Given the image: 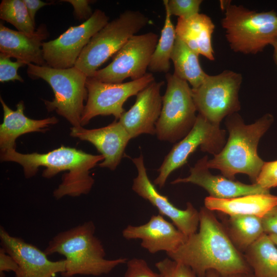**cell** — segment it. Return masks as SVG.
<instances>
[{
    "label": "cell",
    "instance_id": "1",
    "mask_svg": "<svg viewBox=\"0 0 277 277\" xmlns=\"http://www.w3.org/2000/svg\"><path fill=\"white\" fill-rule=\"evenodd\" d=\"M213 211L202 207L199 211V231L168 256L189 267L198 277L210 270L221 277L252 272L244 254L234 246L224 226Z\"/></svg>",
    "mask_w": 277,
    "mask_h": 277
},
{
    "label": "cell",
    "instance_id": "2",
    "mask_svg": "<svg viewBox=\"0 0 277 277\" xmlns=\"http://www.w3.org/2000/svg\"><path fill=\"white\" fill-rule=\"evenodd\" d=\"M1 160L19 164L26 178L35 175L41 166L46 168L43 176L48 179L62 171H68L53 192L54 196L59 199L66 195L78 196L88 193L94 181L90 175V170L103 161L104 157L102 154L93 155L74 148L62 146L46 153L23 154L15 149H10L1 152Z\"/></svg>",
    "mask_w": 277,
    "mask_h": 277
},
{
    "label": "cell",
    "instance_id": "3",
    "mask_svg": "<svg viewBox=\"0 0 277 277\" xmlns=\"http://www.w3.org/2000/svg\"><path fill=\"white\" fill-rule=\"evenodd\" d=\"M273 121V117L269 113L249 125L245 124L236 113L228 116L227 142L218 154L208 160L209 169H219L223 175L231 180H235L236 174L244 173L256 183L265 163L258 154V144Z\"/></svg>",
    "mask_w": 277,
    "mask_h": 277
},
{
    "label": "cell",
    "instance_id": "4",
    "mask_svg": "<svg viewBox=\"0 0 277 277\" xmlns=\"http://www.w3.org/2000/svg\"><path fill=\"white\" fill-rule=\"evenodd\" d=\"M94 233L93 222H86L57 234L44 251L47 255L58 253L65 257L66 269L61 274L64 277L77 274L99 276L127 263L128 259L125 258L105 259L103 245Z\"/></svg>",
    "mask_w": 277,
    "mask_h": 277
},
{
    "label": "cell",
    "instance_id": "5",
    "mask_svg": "<svg viewBox=\"0 0 277 277\" xmlns=\"http://www.w3.org/2000/svg\"><path fill=\"white\" fill-rule=\"evenodd\" d=\"M220 4L225 11L222 26L233 51L255 54L277 36V13L274 10L256 12L229 1Z\"/></svg>",
    "mask_w": 277,
    "mask_h": 277
},
{
    "label": "cell",
    "instance_id": "6",
    "mask_svg": "<svg viewBox=\"0 0 277 277\" xmlns=\"http://www.w3.org/2000/svg\"><path fill=\"white\" fill-rule=\"evenodd\" d=\"M148 22V17L139 11H124L108 22L90 39L74 67L88 77H92L102 65Z\"/></svg>",
    "mask_w": 277,
    "mask_h": 277
},
{
    "label": "cell",
    "instance_id": "7",
    "mask_svg": "<svg viewBox=\"0 0 277 277\" xmlns=\"http://www.w3.org/2000/svg\"><path fill=\"white\" fill-rule=\"evenodd\" d=\"M27 72L32 78L45 81L52 89L54 99L44 101L49 111L55 110L73 127L81 126L83 102L87 98L86 83L88 77L84 73L75 67L56 69L33 64L27 65Z\"/></svg>",
    "mask_w": 277,
    "mask_h": 277
},
{
    "label": "cell",
    "instance_id": "8",
    "mask_svg": "<svg viewBox=\"0 0 277 277\" xmlns=\"http://www.w3.org/2000/svg\"><path fill=\"white\" fill-rule=\"evenodd\" d=\"M167 86L155 129L157 138L174 143L185 136L193 127L197 111L188 83L173 74H166Z\"/></svg>",
    "mask_w": 277,
    "mask_h": 277
},
{
    "label": "cell",
    "instance_id": "9",
    "mask_svg": "<svg viewBox=\"0 0 277 277\" xmlns=\"http://www.w3.org/2000/svg\"><path fill=\"white\" fill-rule=\"evenodd\" d=\"M242 81L241 73L229 70L207 75L199 87L192 89L196 110L210 122L220 125L225 117L240 109L239 92Z\"/></svg>",
    "mask_w": 277,
    "mask_h": 277
},
{
    "label": "cell",
    "instance_id": "10",
    "mask_svg": "<svg viewBox=\"0 0 277 277\" xmlns=\"http://www.w3.org/2000/svg\"><path fill=\"white\" fill-rule=\"evenodd\" d=\"M225 136L226 131L220 129V125L210 122L199 113L191 130L165 157L153 184L163 187L170 174L186 164L190 155L199 147L203 151L214 155L218 154L225 146Z\"/></svg>",
    "mask_w": 277,
    "mask_h": 277
},
{
    "label": "cell",
    "instance_id": "11",
    "mask_svg": "<svg viewBox=\"0 0 277 277\" xmlns=\"http://www.w3.org/2000/svg\"><path fill=\"white\" fill-rule=\"evenodd\" d=\"M155 81L152 73L142 77L122 83H108L87 77V100L81 117V126L97 115H113L119 120L125 112L123 105L127 99L136 95Z\"/></svg>",
    "mask_w": 277,
    "mask_h": 277
},
{
    "label": "cell",
    "instance_id": "12",
    "mask_svg": "<svg viewBox=\"0 0 277 277\" xmlns=\"http://www.w3.org/2000/svg\"><path fill=\"white\" fill-rule=\"evenodd\" d=\"M158 40V35L152 32L132 36L112 56V61L91 77L108 83H122L127 78L133 81L142 77L147 73Z\"/></svg>",
    "mask_w": 277,
    "mask_h": 277
},
{
    "label": "cell",
    "instance_id": "13",
    "mask_svg": "<svg viewBox=\"0 0 277 277\" xmlns=\"http://www.w3.org/2000/svg\"><path fill=\"white\" fill-rule=\"evenodd\" d=\"M108 19L104 11L96 9L81 25L71 26L57 38L43 42V55L46 66L56 69L74 67L84 48Z\"/></svg>",
    "mask_w": 277,
    "mask_h": 277
},
{
    "label": "cell",
    "instance_id": "14",
    "mask_svg": "<svg viewBox=\"0 0 277 277\" xmlns=\"http://www.w3.org/2000/svg\"><path fill=\"white\" fill-rule=\"evenodd\" d=\"M137 174L133 179L132 190L140 196L149 201L159 211L160 214L169 217L174 225L187 237L197 232L200 215L191 203H187L185 209L176 207L168 197L159 193L154 184L149 180L141 154L132 159Z\"/></svg>",
    "mask_w": 277,
    "mask_h": 277
},
{
    "label": "cell",
    "instance_id": "15",
    "mask_svg": "<svg viewBox=\"0 0 277 277\" xmlns=\"http://www.w3.org/2000/svg\"><path fill=\"white\" fill-rule=\"evenodd\" d=\"M0 239L2 247L17 264L15 277H53L65 271V260H49L44 251L21 238L11 236L2 226Z\"/></svg>",
    "mask_w": 277,
    "mask_h": 277
},
{
    "label": "cell",
    "instance_id": "16",
    "mask_svg": "<svg viewBox=\"0 0 277 277\" xmlns=\"http://www.w3.org/2000/svg\"><path fill=\"white\" fill-rule=\"evenodd\" d=\"M164 83L154 81L139 92L133 106L119 118L131 139L143 134H155L162 106L161 89Z\"/></svg>",
    "mask_w": 277,
    "mask_h": 277
},
{
    "label": "cell",
    "instance_id": "17",
    "mask_svg": "<svg viewBox=\"0 0 277 277\" xmlns=\"http://www.w3.org/2000/svg\"><path fill=\"white\" fill-rule=\"evenodd\" d=\"M208 160L207 156L199 160L190 168V174L187 177L176 179L171 183H192L206 190L209 196L220 199L270 193V190L262 188L257 183L246 184L222 175L211 174L207 165Z\"/></svg>",
    "mask_w": 277,
    "mask_h": 277
},
{
    "label": "cell",
    "instance_id": "18",
    "mask_svg": "<svg viewBox=\"0 0 277 277\" xmlns=\"http://www.w3.org/2000/svg\"><path fill=\"white\" fill-rule=\"evenodd\" d=\"M122 235L127 240L140 239L141 246L152 254L161 251L167 254L173 252L187 238L160 214L152 215L145 224L128 225L123 230Z\"/></svg>",
    "mask_w": 277,
    "mask_h": 277
},
{
    "label": "cell",
    "instance_id": "19",
    "mask_svg": "<svg viewBox=\"0 0 277 277\" xmlns=\"http://www.w3.org/2000/svg\"><path fill=\"white\" fill-rule=\"evenodd\" d=\"M70 135L92 144L104 157V160L98 164V166L111 170H114L120 163L126 146L131 139L118 121L96 129L72 127Z\"/></svg>",
    "mask_w": 277,
    "mask_h": 277
},
{
    "label": "cell",
    "instance_id": "20",
    "mask_svg": "<svg viewBox=\"0 0 277 277\" xmlns=\"http://www.w3.org/2000/svg\"><path fill=\"white\" fill-rule=\"evenodd\" d=\"M49 36L45 25L41 24L34 33L28 34L0 25V52L26 65L46 66L42 51L43 41Z\"/></svg>",
    "mask_w": 277,
    "mask_h": 277
},
{
    "label": "cell",
    "instance_id": "21",
    "mask_svg": "<svg viewBox=\"0 0 277 277\" xmlns=\"http://www.w3.org/2000/svg\"><path fill=\"white\" fill-rule=\"evenodd\" d=\"M0 101L3 110V121L0 126L1 152L15 149V141L21 135L32 132H45L51 125L57 123L54 116L42 120H33L24 114V104L20 101L16 110L10 109L2 97Z\"/></svg>",
    "mask_w": 277,
    "mask_h": 277
},
{
    "label": "cell",
    "instance_id": "22",
    "mask_svg": "<svg viewBox=\"0 0 277 277\" xmlns=\"http://www.w3.org/2000/svg\"><path fill=\"white\" fill-rule=\"evenodd\" d=\"M205 207L228 216L253 215L262 218L277 205V196L268 193L255 194L220 199L210 196L204 200Z\"/></svg>",
    "mask_w": 277,
    "mask_h": 277
},
{
    "label": "cell",
    "instance_id": "23",
    "mask_svg": "<svg viewBox=\"0 0 277 277\" xmlns=\"http://www.w3.org/2000/svg\"><path fill=\"white\" fill-rule=\"evenodd\" d=\"M215 26L208 15L197 13L188 18H178L176 35L199 55L214 61L211 37Z\"/></svg>",
    "mask_w": 277,
    "mask_h": 277
},
{
    "label": "cell",
    "instance_id": "24",
    "mask_svg": "<svg viewBox=\"0 0 277 277\" xmlns=\"http://www.w3.org/2000/svg\"><path fill=\"white\" fill-rule=\"evenodd\" d=\"M244 253L255 277H277V247L268 234L264 233Z\"/></svg>",
    "mask_w": 277,
    "mask_h": 277
},
{
    "label": "cell",
    "instance_id": "25",
    "mask_svg": "<svg viewBox=\"0 0 277 277\" xmlns=\"http://www.w3.org/2000/svg\"><path fill=\"white\" fill-rule=\"evenodd\" d=\"M199 55L176 35L171 55L174 65L173 74L188 82L192 89L199 87L208 75L201 66Z\"/></svg>",
    "mask_w": 277,
    "mask_h": 277
},
{
    "label": "cell",
    "instance_id": "26",
    "mask_svg": "<svg viewBox=\"0 0 277 277\" xmlns=\"http://www.w3.org/2000/svg\"><path fill=\"white\" fill-rule=\"evenodd\" d=\"M224 226L231 242L245 251L264 233L261 218L253 215L229 216Z\"/></svg>",
    "mask_w": 277,
    "mask_h": 277
},
{
    "label": "cell",
    "instance_id": "27",
    "mask_svg": "<svg viewBox=\"0 0 277 277\" xmlns=\"http://www.w3.org/2000/svg\"><path fill=\"white\" fill-rule=\"evenodd\" d=\"M165 9L164 24L148 67L151 73H167L170 69V60L176 39V33L171 16L168 10Z\"/></svg>",
    "mask_w": 277,
    "mask_h": 277
},
{
    "label": "cell",
    "instance_id": "28",
    "mask_svg": "<svg viewBox=\"0 0 277 277\" xmlns=\"http://www.w3.org/2000/svg\"><path fill=\"white\" fill-rule=\"evenodd\" d=\"M0 18L12 24L18 31L32 34L36 31L23 0H3L0 4Z\"/></svg>",
    "mask_w": 277,
    "mask_h": 277
},
{
    "label": "cell",
    "instance_id": "29",
    "mask_svg": "<svg viewBox=\"0 0 277 277\" xmlns=\"http://www.w3.org/2000/svg\"><path fill=\"white\" fill-rule=\"evenodd\" d=\"M201 0H164L163 4L170 15L188 18L199 13Z\"/></svg>",
    "mask_w": 277,
    "mask_h": 277
},
{
    "label": "cell",
    "instance_id": "30",
    "mask_svg": "<svg viewBox=\"0 0 277 277\" xmlns=\"http://www.w3.org/2000/svg\"><path fill=\"white\" fill-rule=\"evenodd\" d=\"M155 265L162 277L197 276L189 267L169 258L157 262Z\"/></svg>",
    "mask_w": 277,
    "mask_h": 277
},
{
    "label": "cell",
    "instance_id": "31",
    "mask_svg": "<svg viewBox=\"0 0 277 277\" xmlns=\"http://www.w3.org/2000/svg\"><path fill=\"white\" fill-rule=\"evenodd\" d=\"M9 57L0 53V82L24 81L23 78L17 73L18 69L26 65L24 62L16 60L12 62Z\"/></svg>",
    "mask_w": 277,
    "mask_h": 277
},
{
    "label": "cell",
    "instance_id": "32",
    "mask_svg": "<svg viewBox=\"0 0 277 277\" xmlns=\"http://www.w3.org/2000/svg\"><path fill=\"white\" fill-rule=\"evenodd\" d=\"M125 277H162L154 272L142 259L133 258L127 262Z\"/></svg>",
    "mask_w": 277,
    "mask_h": 277
},
{
    "label": "cell",
    "instance_id": "33",
    "mask_svg": "<svg viewBox=\"0 0 277 277\" xmlns=\"http://www.w3.org/2000/svg\"><path fill=\"white\" fill-rule=\"evenodd\" d=\"M256 183L268 190L277 187V160L264 163Z\"/></svg>",
    "mask_w": 277,
    "mask_h": 277
},
{
    "label": "cell",
    "instance_id": "34",
    "mask_svg": "<svg viewBox=\"0 0 277 277\" xmlns=\"http://www.w3.org/2000/svg\"><path fill=\"white\" fill-rule=\"evenodd\" d=\"M62 2H66L70 3L73 7L74 13L76 17L80 19H88L92 14L90 3L88 0H64Z\"/></svg>",
    "mask_w": 277,
    "mask_h": 277
},
{
    "label": "cell",
    "instance_id": "35",
    "mask_svg": "<svg viewBox=\"0 0 277 277\" xmlns=\"http://www.w3.org/2000/svg\"><path fill=\"white\" fill-rule=\"evenodd\" d=\"M264 233L277 235V205L261 218Z\"/></svg>",
    "mask_w": 277,
    "mask_h": 277
},
{
    "label": "cell",
    "instance_id": "36",
    "mask_svg": "<svg viewBox=\"0 0 277 277\" xmlns=\"http://www.w3.org/2000/svg\"><path fill=\"white\" fill-rule=\"evenodd\" d=\"M18 265L14 259L8 254L5 250L0 249V273L4 271H13L16 272Z\"/></svg>",
    "mask_w": 277,
    "mask_h": 277
},
{
    "label": "cell",
    "instance_id": "37",
    "mask_svg": "<svg viewBox=\"0 0 277 277\" xmlns=\"http://www.w3.org/2000/svg\"><path fill=\"white\" fill-rule=\"evenodd\" d=\"M23 1L30 18L35 26V16L36 12L42 7L52 4L51 3H46L41 0H23Z\"/></svg>",
    "mask_w": 277,
    "mask_h": 277
},
{
    "label": "cell",
    "instance_id": "38",
    "mask_svg": "<svg viewBox=\"0 0 277 277\" xmlns=\"http://www.w3.org/2000/svg\"><path fill=\"white\" fill-rule=\"evenodd\" d=\"M271 45L273 48V60L277 66V36L274 38Z\"/></svg>",
    "mask_w": 277,
    "mask_h": 277
},
{
    "label": "cell",
    "instance_id": "39",
    "mask_svg": "<svg viewBox=\"0 0 277 277\" xmlns=\"http://www.w3.org/2000/svg\"><path fill=\"white\" fill-rule=\"evenodd\" d=\"M226 277H255L252 272L238 273Z\"/></svg>",
    "mask_w": 277,
    "mask_h": 277
},
{
    "label": "cell",
    "instance_id": "40",
    "mask_svg": "<svg viewBox=\"0 0 277 277\" xmlns=\"http://www.w3.org/2000/svg\"><path fill=\"white\" fill-rule=\"evenodd\" d=\"M205 277H221V276L217 272L210 270L206 273Z\"/></svg>",
    "mask_w": 277,
    "mask_h": 277
},
{
    "label": "cell",
    "instance_id": "41",
    "mask_svg": "<svg viewBox=\"0 0 277 277\" xmlns=\"http://www.w3.org/2000/svg\"><path fill=\"white\" fill-rule=\"evenodd\" d=\"M268 235L277 247V235L269 234Z\"/></svg>",
    "mask_w": 277,
    "mask_h": 277
},
{
    "label": "cell",
    "instance_id": "42",
    "mask_svg": "<svg viewBox=\"0 0 277 277\" xmlns=\"http://www.w3.org/2000/svg\"></svg>",
    "mask_w": 277,
    "mask_h": 277
}]
</instances>
